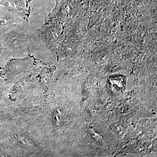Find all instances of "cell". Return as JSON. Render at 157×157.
Listing matches in <instances>:
<instances>
[{
  "mask_svg": "<svg viewBox=\"0 0 157 157\" xmlns=\"http://www.w3.org/2000/svg\"><path fill=\"white\" fill-rule=\"evenodd\" d=\"M29 32L27 24L25 22L18 24L12 27L9 39L10 48L14 54L21 55L27 52Z\"/></svg>",
  "mask_w": 157,
  "mask_h": 157,
  "instance_id": "cell-1",
  "label": "cell"
}]
</instances>
